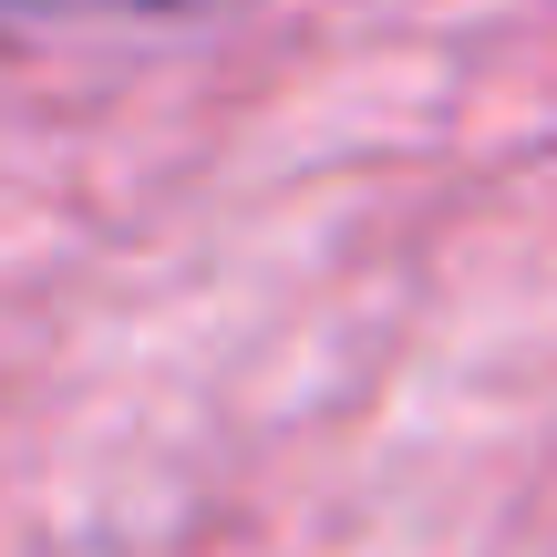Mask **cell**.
I'll return each instance as SVG.
<instances>
[{
  "label": "cell",
  "mask_w": 557,
  "mask_h": 557,
  "mask_svg": "<svg viewBox=\"0 0 557 557\" xmlns=\"http://www.w3.org/2000/svg\"><path fill=\"white\" fill-rule=\"evenodd\" d=\"M218 0H0V41L41 32H156V21H197Z\"/></svg>",
  "instance_id": "cell-1"
}]
</instances>
